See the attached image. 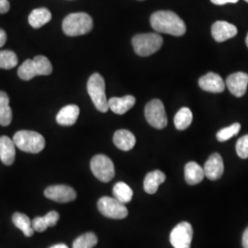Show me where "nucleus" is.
<instances>
[{
	"label": "nucleus",
	"instance_id": "nucleus-25",
	"mask_svg": "<svg viewBox=\"0 0 248 248\" xmlns=\"http://www.w3.org/2000/svg\"><path fill=\"white\" fill-rule=\"evenodd\" d=\"M113 196L122 203H129L133 199L132 188L124 182H118L113 186Z\"/></svg>",
	"mask_w": 248,
	"mask_h": 248
},
{
	"label": "nucleus",
	"instance_id": "nucleus-17",
	"mask_svg": "<svg viewBox=\"0 0 248 248\" xmlns=\"http://www.w3.org/2000/svg\"><path fill=\"white\" fill-rule=\"evenodd\" d=\"M79 112V108L77 105L63 107L56 116V122L62 126H72L77 123Z\"/></svg>",
	"mask_w": 248,
	"mask_h": 248
},
{
	"label": "nucleus",
	"instance_id": "nucleus-29",
	"mask_svg": "<svg viewBox=\"0 0 248 248\" xmlns=\"http://www.w3.org/2000/svg\"><path fill=\"white\" fill-rule=\"evenodd\" d=\"M18 76L20 79L25 81L32 79L36 76H38L33 61L31 59L24 61L18 68Z\"/></svg>",
	"mask_w": 248,
	"mask_h": 248
},
{
	"label": "nucleus",
	"instance_id": "nucleus-18",
	"mask_svg": "<svg viewBox=\"0 0 248 248\" xmlns=\"http://www.w3.org/2000/svg\"><path fill=\"white\" fill-rule=\"evenodd\" d=\"M113 142L117 148L122 151L133 149L136 143V139L133 133L128 130H119L113 135Z\"/></svg>",
	"mask_w": 248,
	"mask_h": 248
},
{
	"label": "nucleus",
	"instance_id": "nucleus-7",
	"mask_svg": "<svg viewBox=\"0 0 248 248\" xmlns=\"http://www.w3.org/2000/svg\"><path fill=\"white\" fill-rule=\"evenodd\" d=\"M90 169L93 175L102 182H109L115 176L113 162L104 155H95L90 162Z\"/></svg>",
	"mask_w": 248,
	"mask_h": 248
},
{
	"label": "nucleus",
	"instance_id": "nucleus-19",
	"mask_svg": "<svg viewBox=\"0 0 248 248\" xmlns=\"http://www.w3.org/2000/svg\"><path fill=\"white\" fill-rule=\"evenodd\" d=\"M165 180H166V175L162 171L160 170L152 171L149 172L144 178L143 188L145 192H147L148 194H155L157 191L158 186L161 184H163Z\"/></svg>",
	"mask_w": 248,
	"mask_h": 248
},
{
	"label": "nucleus",
	"instance_id": "nucleus-30",
	"mask_svg": "<svg viewBox=\"0 0 248 248\" xmlns=\"http://www.w3.org/2000/svg\"><path fill=\"white\" fill-rule=\"evenodd\" d=\"M240 129H241V125L237 123L232 124L231 126H228L226 128H223L216 134L217 140L219 142H226L239 133Z\"/></svg>",
	"mask_w": 248,
	"mask_h": 248
},
{
	"label": "nucleus",
	"instance_id": "nucleus-39",
	"mask_svg": "<svg viewBox=\"0 0 248 248\" xmlns=\"http://www.w3.org/2000/svg\"><path fill=\"white\" fill-rule=\"evenodd\" d=\"M246 44H247V45H248V36H247V39H246Z\"/></svg>",
	"mask_w": 248,
	"mask_h": 248
},
{
	"label": "nucleus",
	"instance_id": "nucleus-12",
	"mask_svg": "<svg viewBox=\"0 0 248 248\" xmlns=\"http://www.w3.org/2000/svg\"><path fill=\"white\" fill-rule=\"evenodd\" d=\"M237 32V28L227 21L218 20L212 27V35L218 43H223L231 38H233Z\"/></svg>",
	"mask_w": 248,
	"mask_h": 248
},
{
	"label": "nucleus",
	"instance_id": "nucleus-21",
	"mask_svg": "<svg viewBox=\"0 0 248 248\" xmlns=\"http://www.w3.org/2000/svg\"><path fill=\"white\" fill-rule=\"evenodd\" d=\"M51 19L52 13L50 12V10L45 8H40L33 9L31 11V13L29 16V23L32 28L39 29L47 24Z\"/></svg>",
	"mask_w": 248,
	"mask_h": 248
},
{
	"label": "nucleus",
	"instance_id": "nucleus-37",
	"mask_svg": "<svg viewBox=\"0 0 248 248\" xmlns=\"http://www.w3.org/2000/svg\"><path fill=\"white\" fill-rule=\"evenodd\" d=\"M242 245H243V248H248V227L244 232L243 239H242Z\"/></svg>",
	"mask_w": 248,
	"mask_h": 248
},
{
	"label": "nucleus",
	"instance_id": "nucleus-40",
	"mask_svg": "<svg viewBox=\"0 0 248 248\" xmlns=\"http://www.w3.org/2000/svg\"><path fill=\"white\" fill-rule=\"evenodd\" d=\"M245 1H246V2H248V0H245Z\"/></svg>",
	"mask_w": 248,
	"mask_h": 248
},
{
	"label": "nucleus",
	"instance_id": "nucleus-31",
	"mask_svg": "<svg viewBox=\"0 0 248 248\" xmlns=\"http://www.w3.org/2000/svg\"><path fill=\"white\" fill-rule=\"evenodd\" d=\"M236 153L240 158L247 159L248 157V134L242 136L236 142Z\"/></svg>",
	"mask_w": 248,
	"mask_h": 248
},
{
	"label": "nucleus",
	"instance_id": "nucleus-3",
	"mask_svg": "<svg viewBox=\"0 0 248 248\" xmlns=\"http://www.w3.org/2000/svg\"><path fill=\"white\" fill-rule=\"evenodd\" d=\"M13 141L19 150L26 153L38 154L45 147L44 136L32 131H18L15 133Z\"/></svg>",
	"mask_w": 248,
	"mask_h": 248
},
{
	"label": "nucleus",
	"instance_id": "nucleus-16",
	"mask_svg": "<svg viewBox=\"0 0 248 248\" xmlns=\"http://www.w3.org/2000/svg\"><path fill=\"white\" fill-rule=\"evenodd\" d=\"M135 104V98L131 95L124 96L123 98H111L108 99V107L115 114L123 115Z\"/></svg>",
	"mask_w": 248,
	"mask_h": 248
},
{
	"label": "nucleus",
	"instance_id": "nucleus-33",
	"mask_svg": "<svg viewBox=\"0 0 248 248\" xmlns=\"http://www.w3.org/2000/svg\"><path fill=\"white\" fill-rule=\"evenodd\" d=\"M45 221H46L47 224H48V226L49 227H53L57 223L58 220H59V213L55 212V211H52V212L47 213L45 215Z\"/></svg>",
	"mask_w": 248,
	"mask_h": 248
},
{
	"label": "nucleus",
	"instance_id": "nucleus-27",
	"mask_svg": "<svg viewBox=\"0 0 248 248\" xmlns=\"http://www.w3.org/2000/svg\"><path fill=\"white\" fill-rule=\"evenodd\" d=\"M18 64L16 53L9 50H0V68L9 70Z\"/></svg>",
	"mask_w": 248,
	"mask_h": 248
},
{
	"label": "nucleus",
	"instance_id": "nucleus-24",
	"mask_svg": "<svg viewBox=\"0 0 248 248\" xmlns=\"http://www.w3.org/2000/svg\"><path fill=\"white\" fill-rule=\"evenodd\" d=\"M193 120L192 111L188 108H182L177 111V114L174 119V124L179 131H184L187 129Z\"/></svg>",
	"mask_w": 248,
	"mask_h": 248
},
{
	"label": "nucleus",
	"instance_id": "nucleus-28",
	"mask_svg": "<svg viewBox=\"0 0 248 248\" xmlns=\"http://www.w3.org/2000/svg\"><path fill=\"white\" fill-rule=\"evenodd\" d=\"M97 244V235L93 232H87L74 241L72 248H93Z\"/></svg>",
	"mask_w": 248,
	"mask_h": 248
},
{
	"label": "nucleus",
	"instance_id": "nucleus-36",
	"mask_svg": "<svg viewBox=\"0 0 248 248\" xmlns=\"http://www.w3.org/2000/svg\"><path fill=\"white\" fill-rule=\"evenodd\" d=\"M6 42H7V33L5 32L4 30L0 29V48L5 45Z\"/></svg>",
	"mask_w": 248,
	"mask_h": 248
},
{
	"label": "nucleus",
	"instance_id": "nucleus-26",
	"mask_svg": "<svg viewBox=\"0 0 248 248\" xmlns=\"http://www.w3.org/2000/svg\"><path fill=\"white\" fill-rule=\"evenodd\" d=\"M32 61L38 76H49L52 74L53 66L47 57L44 55H37L32 59Z\"/></svg>",
	"mask_w": 248,
	"mask_h": 248
},
{
	"label": "nucleus",
	"instance_id": "nucleus-35",
	"mask_svg": "<svg viewBox=\"0 0 248 248\" xmlns=\"http://www.w3.org/2000/svg\"><path fill=\"white\" fill-rule=\"evenodd\" d=\"M211 1L213 2V4H215V5L221 6V5H225V4H227V3H236V2H238L239 0H211Z\"/></svg>",
	"mask_w": 248,
	"mask_h": 248
},
{
	"label": "nucleus",
	"instance_id": "nucleus-10",
	"mask_svg": "<svg viewBox=\"0 0 248 248\" xmlns=\"http://www.w3.org/2000/svg\"><path fill=\"white\" fill-rule=\"evenodd\" d=\"M45 195L47 199L53 202L66 203L76 200L77 192L71 186L66 185H54L46 187Z\"/></svg>",
	"mask_w": 248,
	"mask_h": 248
},
{
	"label": "nucleus",
	"instance_id": "nucleus-11",
	"mask_svg": "<svg viewBox=\"0 0 248 248\" xmlns=\"http://www.w3.org/2000/svg\"><path fill=\"white\" fill-rule=\"evenodd\" d=\"M225 85L233 96L241 98L246 94L248 89V75L244 72L232 74L227 78Z\"/></svg>",
	"mask_w": 248,
	"mask_h": 248
},
{
	"label": "nucleus",
	"instance_id": "nucleus-15",
	"mask_svg": "<svg viewBox=\"0 0 248 248\" xmlns=\"http://www.w3.org/2000/svg\"><path fill=\"white\" fill-rule=\"evenodd\" d=\"M16 144L9 136L0 137V159L6 166H11L15 161Z\"/></svg>",
	"mask_w": 248,
	"mask_h": 248
},
{
	"label": "nucleus",
	"instance_id": "nucleus-6",
	"mask_svg": "<svg viewBox=\"0 0 248 248\" xmlns=\"http://www.w3.org/2000/svg\"><path fill=\"white\" fill-rule=\"evenodd\" d=\"M145 119L152 127L155 129H164L168 125V116L165 106L160 99H153L145 106Z\"/></svg>",
	"mask_w": 248,
	"mask_h": 248
},
{
	"label": "nucleus",
	"instance_id": "nucleus-5",
	"mask_svg": "<svg viewBox=\"0 0 248 248\" xmlns=\"http://www.w3.org/2000/svg\"><path fill=\"white\" fill-rule=\"evenodd\" d=\"M135 53L149 56L156 53L163 45V38L158 33H142L134 36L132 41Z\"/></svg>",
	"mask_w": 248,
	"mask_h": 248
},
{
	"label": "nucleus",
	"instance_id": "nucleus-9",
	"mask_svg": "<svg viewBox=\"0 0 248 248\" xmlns=\"http://www.w3.org/2000/svg\"><path fill=\"white\" fill-rule=\"evenodd\" d=\"M193 238V229L190 223H178L170 232V243L174 248H190Z\"/></svg>",
	"mask_w": 248,
	"mask_h": 248
},
{
	"label": "nucleus",
	"instance_id": "nucleus-1",
	"mask_svg": "<svg viewBox=\"0 0 248 248\" xmlns=\"http://www.w3.org/2000/svg\"><path fill=\"white\" fill-rule=\"evenodd\" d=\"M152 28L161 33L170 35H184L186 28L185 22L177 16L176 13L169 10H160L155 12L150 18Z\"/></svg>",
	"mask_w": 248,
	"mask_h": 248
},
{
	"label": "nucleus",
	"instance_id": "nucleus-38",
	"mask_svg": "<svg viewBox=\"0 0 248 248\" xmlns=\"http://www.w3.org/2000/svg\"><path fill=\"white\" fill-rule=\"evenodd\" d=\"M50 248H68V247L64 244H58V245H54L53 247H51Z\"/></svg>",
	"mask_w": 248,
	"mask_h": 248
},
{
	"label": "nucleus",
	"instance_id": "nucleus-13",
	"mask_svg": "<svg viewBox=\"0 0 248 248\" xmlns=\"http://www.w3.org/2000/svg\"><path fill=\"white\" fill-rule=\"evenodd\" d=\"M205 177L210 180H217L222 177L224 166L222 156L218 153L213 154L206 161L203 167Z\"/></svg>",
	"mask_w": 248,
	"mask_h": 248
},
{
	"label": "nucleus",
	"instance_id": "nucleus-2",
	"mask_svg": "<svg viewBox=\"0 0 248 248\" xmlns=\"http://www.w3.org/2000/svg\"><path fill=\"white\" fill-rule=\"evenodd\" d=\"M93 28V19L84 12L72 13L62 21V31L67 36L84 35L89 33Z\"/></svg>",
	"mask_w": 248,
	"mask_h": 248
},
{
	"label": "nucleus",
	"instance_id": "nucleus-22",
	"mask_svg": "<svg viewBox=\"0 0 248 248\" xmlns=\"http://www.w3.org/2000/svg\"><path fill=\"white\" fill-rule=\"evenodd\" d=\"M12 121V110L9 107V98L4 91H0V125L9 126Z\"/></svg>",
	"mask_w": 248,
	"mask_h": 248
},
{
	"label": "nucleus",
	"instance_id": "nucleus-23",
	"mask_svg": "<svg viewBox=\"0 0 248 248\" xmlns=\"http://www.w3.org/2000/svg\"><path fill=\"white\" fill-rule=\"evenodd\" d=\"M12 222L19 230L22 231L24 235L31 237L34 233V229L32 228L31 222L26 214L21 213H14L12 217Z\"/></svg>",
	"mask_w": 248,
	"mask_h": 248
},
{
	"label": "nucleus",
	"instance_id": "nucleus-32",
	"mask_svg": "<svg viewBox=\"0 0 248 248\" xmlns=\"http://www.w3.org/2000/svg\"><path fill=\"white\" fill-rule=\"evenodd\" d=\"M31 225H32V228L34 229V231L39 232H45L49 227L47 222L45 221V216L44 217H36V218H34L31 221Z\"/></svg>",
	"mask_w": 248,
	"mask_h": 248
},
{
	"label": "nucleus",
	"instance_id": "nucleus-8",
	"mask_svg": "<svg viewBox=\"0 0 248 248\" xmlns=\"http://www.w3.org/2000/svg\"><path fill=\"white\" fill-rule=\"evenodd\" d=\"M98 211L107 218L122 220L128 216V210L125 204L115 198L102 197L98 202Z\"/></svg>",
	"mask_w": 248,
	"mask_h": 248
},
{
	"label": "nucleus",
	"instance_id": "nucleus-4",
	"mask_svg": "<svg viewBox=\"0 0 248 248\" xmlns=\"http://www.w3.org/2000/svg\"><path fill=\"white\" fill-rule=\"evenodd\" d=\"M88 92L98 110L101 112H107L108 110L109 107L105 92V80L101 75L95 73L89 78Z\"/></svg>",
	"mask_w": 248,
	"mask_h": 248
},
{
	"label": "nucleus",
	"instance_id": "nucleus-14",
	"mask_svg": "<svg viewBox=\"0 0 248 248\" xmlns=\"http://www.w3.org/2000/svg\"><path fill=\"white\" fill-rule=\"evenodd\" d=\"M199 85L204 91L212 93H222L225 89V83L222 78L213 72L206 74L199 80Z\"/></svg>",
	"mask_w": 248,
	"mask_h": 248
},
{
	"label": "nucleus",
	"instance_id": "nucleus-34",
	"mask_svg": "<svg viewBox=\"0 0 248 248\" xmlns=\"http://www.w3.org/2000/svg\"><path fill=\"white\" fill-rule=\"evenodd\" d=\"M9 0H0V14H5L9 10Z\"/></svg>",
	"mask_w": 248,
	"mask_h": 248
},
{
	"label": "nucleus",
	"instance_id": "nucleus-20",
	"mask_svg": "<svg viewBox=\"0 0 248 248\" xmlns=\"http://www.w3.org/2000/svg\"><path fill=\"white\" fill-rule=\"evenodd\" d=\"M205 177L203 168L196 162H188L185 166V180L188 185H197Z\"/></svg>",
	"mask_w": 248,
	"mask_h": 248
}]
</instances>
